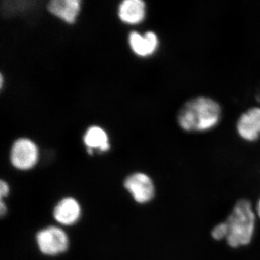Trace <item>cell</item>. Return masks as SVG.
I'll return each mask as SVG.
<instances>
[{
    "label": "cell",
    "instance_id": "obj_3",
    "mask_svg": "<svg viewBox=\"0 0 260 260\" xmlns=\"http://www.w3.org/2000/svg\"><path fill=\"white\" fill-rule=\"evenodd\" d=\"M37 242L39 249L48 255L64 252L68 247V236L57 227H49L38 233Z\"/></svg>",
    "mask_w": 260,
    "mask_h": 260
},
{
    "label": "cell",
    "instance_id": "obj_1",
    "mask_svg": "<svg viewBox=\"0 0 260 260\" xmlns=\"http://www.w3.org/2000/svg\"><path fill=\"white\" fill-rule=\"evenodd\" d=\"M221 117L220 104L212 98L201 95L186 101L181 106L177 122L187 133H203L218 125Z\"/></svg>",
    "mask_w": 260,
    "mask_h": 260
},
{
    "label": "cell",
    "instance_id": "obj_6",
    "mask_svg": "<svg viewBox=\"0 0 260 260\" xmlns=\"http://www.w3.org/2000/svg\"><path fill=\"white\" fill-rule=\"evenodd\" d=\"M238 135L242 140L254 143L260 138V107H251L243 113L237 124Z\"/></svg>",
    "mask_w": 260,
    "mask_h": 260
},
{
    "label": "cell",
    "instance_id": "obj_5",
    "mask_svg": "<svg viewBox=\"0 0 260 260\" xmlns=\"http://www.w3.org/2000/svg\"><path fill=\"white\" fill-rule=\"evenodd\" d=\"M38 149L31 140L20 139L13 145L11 162L15 168L22 170L31 169L37 164Z\"/></svg>",
    "mask_w": 260,
    "mask_h": 260
},
{
    "label": "cell",
    "instance_id": "obj_4",
    "mask_svg": "<svg viewBox=\"0 0 260 260\" xmlns=\"http://www.w3.org/2000/svg\"><path fill=\"white\" fill-rule=\"evenodd\" d=\"M124 186L139 203H150L155 198L156 188L151 177L144 173H136L129 176Z\"/></svg>",
    "mask_w": 260,
    "mask_h": 260
},
{
    "label": "cell",
    "instance_id": "obj_8",
    "mask_svg": "<svg viewBox=\"0 0 260 260\" xmlns=\"http://www.w3.org/2000/svg\"><path fill=\"white\" fill-rule=\"evenodd\" d=\"M80 213L81 210L79 203L72 198L61 200L54 210V216L56 221L63 225L74 224L80 218Z\"/></svg>",
    "mask_w": 260,
    "mask_h": 260
},
{
    "label": "cell",
    "instance_id": "obj_10",
    "mask_svg": "<svg viewBox=\"0 0 260 260\" xmlns=\"http://www.w3.org/2000/svg\"><path fill=\"white\" fill-rule=\"evenodd\" d=\"M145 15V4L141 0H125L119 6V16L124 23H139Z\"/></svg>",
    "mask_w": 260,
    "mask_h": 260
},
{
    "label": "cell",
    "instance_id": "obj_15",
    "mask_svg": "<svg viewBox=\"0 0 260 260\" xmlns=\"http://www.w3.org/2000/svg\"><path fill=\"white\" fill-rule=\"evenodd\" d=\"M0 212H1V215H4L7 212L6 205H5L4 202H1V205H0Z\"/></svg>",
    "mask_w": 260,
    "mask_h": 260
},
{
    "label": "cell",
    "instance_id": "obj_13",
    "mask_svg": "<svg viewBox=\"0 0 260 260\" xmlns=\"http://www.w3.org/2000/svg\"><path fill=\"white\" fill-rule=\"evenodd\" d=\"M8 192H9V186L5 181L2 180L1 184H0V194H1L2 198L6 197Z\"/></svg>",
    "mask_w": 260,
    "mask_h": 260
},
{
    "label": "cell",
    "instance_id": "obj_2",
    "mask_svg": "<svg viewBox=\"0 0 260 260\" xmlns=\"http://www.w3.org/2000/svg\"><path fill=\"white\" fill-rule=\"evenodd\" d=\"M229 226V236L225 244L233 249L248 247L254 242L259 220L252 201L240 198L233 205L225 218Z\"/></svg>",
    "mask_w": 260,
    "mask_h": 260
},
{
    "label": "cell",
    "instance_id": "obj_9",
    "mask_svg": "<svg viewBox=\"0 0 260 260\" xmlns=\"http://www.w3.org/2000/svg\"><path fill=\"white\" fill-rule=\"evenodd\" d=\"M80 4L78 0H52L48 5V9L58 18L72 23L79 13Z\"/></svg>",
    "mask_w": 260,
    "mask_h": 260
},
{
    "label": "cell",
    "instance_id": "obj_12",
    "mask_svg": "<svg viewBox=\"0 0 260 260\" xmlns=\"http://www.w3.org/2000/svg\"><path fill=\"white\" fill-rule=\"evenodd\" d=\"M229 236V226L225 220L215 224L210 230V237L215 242H225Z\"/></svg>",
    "mask_w": 260,
    "mask_h": 260
},
{
    "label": "cell",
    "instance_id": "obj_11",
    "mask_svg": "<svg viewBox=\"0 0 260 260\" xmlns=\"http://www.w3.org/2000/svg\"><path fill=\"white\" fill-rule=\"evenodd\" d=\"M84 141L88 149L99 148L102 151L109 150L107 135L105 131L99 126H92L87 131Z\"/></svg>",
    "mask_w": 260,
    "mask_h": 260
},
{
    "label": "cell",
    "instance_id": "obj_14",
    "mask_svg": "<svg viewBox=\"0 0 260 260\" xmlns=\"http://www.w3.org/2000/svg\"><path fill=\"white\" fill-rule=\"evenodd\" d=\"M254 210H255L256 215L257 216L258 220L260 221V195L256 199L255 203H254Z\"/></svg>",
    "mask_w": 260,
    "mask_h": 260
},
{
    "label": "cell",
    "instance_id": "obj_7",
    "mask_svg": "<svg viewBox=\"0 0 260 260\" xmlns=\"http://www.w3.org/2000/svg\"><path fill=\"white\" fill-rule=\"evenodd\" d=\"M129 44L135 54L140 56L152 55L158 47V39L156 34L152 31L140 35L136 32L130 34Z\"/></svg>",
    "mask_w": 260,
    "mask_h": 260
}]
</instances>
